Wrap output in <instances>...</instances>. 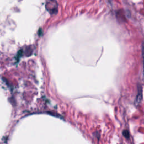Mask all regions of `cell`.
I'll return each instance as SVG.
<instances>
[{
	"instance_id": "cell-4",
	"label": "cell",
	"mask_w": 144,
	"mask_h": 144,
	"mask_svg": "<svg viewBox=\"0 0 144 144\" xmlns=\"http://www.w3.org/2000/svg\"><path fill=\"white\" fill-rule=\"evenodd\" d=\"M123 135L124 137L126 138L127 139H128L130 138V134L127 130H124L123 131Z\"/></svg>"
},
{
	"instance_id": "cell-5",
	"label": "cell",
	"mask_w": 144,
	"mask_h": 144,
	"mask_svg": "<svg viewBox=\"0 0 144 144\" xmlns=\"http://www.w3.org/2000/svg\"><path fill=\"white\" fill-rule=\"evenodd\" d=\"M22 50H20V51H19L18 52V55H17V59H19V58H20V56L22 55Z\"/></svg>"
},
{
	"instance_id": "cell-1",
	"label": "cell",
	"mask_w": 144,
	"mask_h": 144,
	"mask_svg": "<svg viewBox=\"0 0 144 144\" xmlns=\"http://www.w3.org/2000/svg\"><path fill=\"white\" fill-rule=\"evenodd\" d=\"M57 3L55 0H46V8L51 14L57 13Z\"/></svg>"
},
{
	"instance_id": "cell-2",
	"label": "cell",
	"mask_w": 144,
	"mask_h": 144,
	"mask_svg": "<svg viewBox=\"0 0 144 144\" xmlns=\"http://www.w3.org/2000/svg\"><path fill=\"white\" fill-rule=\"evenodd\" d=\"M142 100V87L140 85L138 86V93L137 95L136 96L135 101V105L137 106H138L141 103Z\"/></svg>"
},
{
	"instance_id": "cell-3",
	"label": "cell",
	"mask_w": 144,
	"mask_h": 144,
	"mask_svg": "<svg viewBox=\"0 0 144 144\" xmlns=\"http://www.w3.org/2000/svg\"><path fill=\"white\" fill-rule=\"evenodd\" d=\"M141 52H142V65H143V69H142V76L144 79V41L142 42L141 44Z\"/></svg>"
}]
</instances>
